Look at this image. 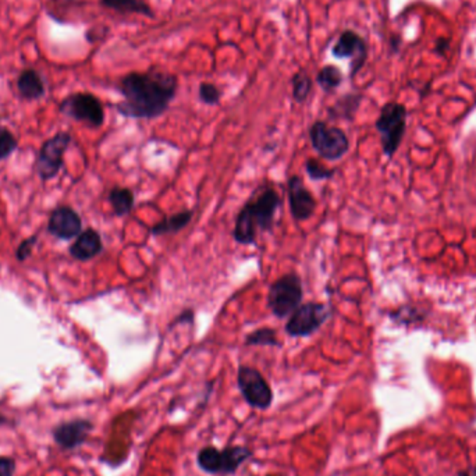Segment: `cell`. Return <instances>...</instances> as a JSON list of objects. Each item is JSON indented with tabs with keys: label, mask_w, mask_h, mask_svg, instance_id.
<instances>
[{
	"label": "cell",
	"mask_w": 476,
	"mask_h": 476,
	"mask_svg": "<svg viewBox=\"0 0 476 476\" xmlns=\"http://www.w3.org/2000/svg\"><path fill=\"white\" fill-rule=\"evenodd\" d=\"M177 87V77L158 67L145 73H130L118 84L124 101L116 109L124 117L157 118L169 109Z\"/></svg>",
	"instance_id": "6da1fadb"
},
{
	"label": "cell",
	"mask_w": 476,
	"mask_h": 476,
	"mask_svg": "<svg viewBox=\"0 0 476 476\" xmlns=\"http://www.w3.org/2000/svg\"><path fill=\"white\" fill-rule=\"evenodd\" d=\"M281 205L279 193L271 185L261 187L238 212L233 237L238 244L252 245L260 233L271 231L276 212Z\"/></svg>",
	"instance_id": "7a4b0ae2"
},
{
	"label": "cell",
	"mask_w": 476,
	"mask_h": 476,
	"mask_svg": "<svg viewBox=\"0 0 476 476\" xmlns=\"http://www.w3.org/2000/svg\"><path fill=\"white\" fill-rule=\"evenodd\" d=\"M304 288L300 276L294 271L276 279L267 294V307L279 319L288 317L303 303Z\"/></svg>",
	"instance_id": "3957f363"
},
{
	"label": "cell",
	"mask_w": 476,
	"mask_h": 476,
	"mask_svg": "<svg viewBox=\"0 0 476 476\" xmlns=\"http://www.w3.org/2000/svg\"><path fill=\"white\" fill-rule=\"evenodd\" d=\"M251 457L252 451L245 446H230L223 450L208 446L198 451L197 464L211 475H231Z\"/></svg>",
	"instance_id": "277c9868"
},
{
	"label": "cell",
	"mask_w": 476,
	"mask_h": 476,
	"mask_svg": "<svg viewBox=\"0 0 476 476\" xmlns=\"http://www.w3.org/2000/svg\"><path fill=\"white\" fill-rule=\"evenodd\" d=\"M407 107L398 102H387L380 110L374 126L380 134L383 154L389 158L397 152L403 141L407 128Z\"/></svg>",
	"instance_id": "5b68a950"
},
{
	"label": "cell",
	"mask_w": 476,
	"mask_h": 476,
	"mask_svg": "<svg viewBox=\"0 0 476 476\" xmlns=\"http://www.w3.org/2000/svg\"><path fill=\"white\" fill-rule=\"evenodd\" d=\"M310 140L319 157L329 161L343 158L350 149V141L346 133L341 128L331 127L320 120L311 126Z\"/></svg>",
	"instance_id": "8992f818"
},
{
	"label": "cell",
	"mask_w": 476,
	"mask_h": 476,
	"mask_svg": "<svg viewBox=\"0 0 476 476\" xmlns=\"http://www.w3.org/2000/svg\"><path fill=\"white\" fill-rule=\"evenodd\" d=\"M237 384L241 396L251 408L264 411L271 405V387L260 370L252 367L241 365L237 372Z\"/></svg>",
	"instance_id": "52a82bcc"
},
{
	"label": "cell",
	"mask_w": 476,
	"mask_h": 476,
	"mask_svg": "<svg viewBox=\"0 0 476 476\" xmlns=\"http://www.w3.org/2000/svg\"><path fill=\"white\" fill-rule=\"evenodd\" d=\"M330 317V310L322 303L300 305L286 323V333L291 337H310Z\"/></svg>",
	"instance_id": "ba28073f"
},
{
	"label": "cell",
	"mask_w": 476,
	"mask_h": 476,
	"mask_svg": "<svg viewBox=\"0 0 476 476\" xmlns=\"http://www.w3.org/2000/svg\"><path fill=\"white\" fill-rule=\"evenodd\" d=\"M66 116L87 123L91 127H101L105 121V110L101 101L91 94H74L60 105Z\"/></svg>",
	"instance_id": "9c48e42d"
},
{
	"label": "cell",
	"mask_w": 476,
	"mask_h": 476,
	"mask_svg": "<svg viewBox=\"0 0 476 476\" xmlns=\"http://www.w3.org/2000/svg\"><path fill=\"white\" fill-rule=\"evenodd\" d=\"M331 53L337 59H350V77L354 78L368 60V45L365 39L353 30L341 32Z\"/></svg>",
	"instance_id": "30bf717a"
},
{
	"label": "cell",
	"mask_w": 476,
	"mask_h": 476,
	"mask_svg": "<svg viewBox=\"0 0 476 476\" xmlns=\"http://www.w3.org/2000/svg\"><path fill=\"white\" fill-rule=\"evenodd\" d=\"M71 142L68 133H59L44 142L37 161L39 177L47 181L53 178L63 166V155Z\"/></svg>",
	"instance_id": "8fae6325"
},
{
	"label": "cell",
	"mask_w": 476,
	"mask_h": 476,
	"mask_svg": "<svg viewBox=\"0 0 476 476\" xmlns=\"http://www.w3.org/2000/svg\"><path fill=\"white\" fill-rule=\"evenodd\" d=\"M287 188L291 216L298 221L310 219L315 213L317 201L305 187L303 178L300 176H291L287 181Z\"/></svg>",
	"instance_id": "7c38bea8"
},
{
	"label": "cell",
	"mask_w": 476,
	"mask_h": 476,
	"mask_svg": "<svg viewBox=\"0 0 476 476\" xmlns=\"http://www.w3.org/2000/svg\"><path fill=\"white\" fill-rule=\"evenodd\" d=\"M83 227L81 217L78 213L68 207H60L54 209L49 219V233L61 240H70L80 236Z\"/></svg>",
	"instance_id": "4fadbf2b"
},
{
	"label": "cell",
	"mask_w": 476,
	"mask_h": 476,
	"mask_svg": "<svg viewBox=\"0 0 476 476\" xmlns=\"http://www.w3.org/2000/svg\"><path fill=\"white\" fill-rule=\"evenodd\" d=\"M91 430H92V423L87 420H77L71 422L61 423L60 426H57L54 429L53 436L57 444H60L63 448L71 450V448L81 446L87 440Z\"/></svg>",
	"instance_id": "5bb4252c"
},
{
	"label": "cell",
	"mask_w": 476,
	"mask_h": 476,
	"mask_svg": "<svg viewBox=\"0 0 476 476\" xmlns=\"http://www.w3.org/2000/svg\"><path fill=\"white\" fill-rule=\"evenodd\" d=\"M102 248L104 244L99 233L94 228H88L77 237L75 243L70 248V254L78 261H90L99 255L102 252Z\"/></svg>",
	"instance_id": "9a60e30c"
},
{
	"label": "cell",
	"mask_w": 476,
	"mask_h": 476,
	"mask_svg": "<svg viewBox=\"0 0 476 476\" xmlns=\"http://www.w3.org/2000/svg\"><path fill=\"white\" fill-rule=\"evenodd\" d=\"M17 88L24 99H39L45 95V84L42 77L32 68L24 70L18 80Z\"/></svg>",
	"instance_id": "2e32d148"
},
{
	"label": "cell",
	"mask_w": 476,
	"mask_h": 476,
	"mask_svg": "<svg viewBox=\"0 0 476 476\" xmlns=\"http://www.w3.org/2000/svg\"><path fill=\"white\" fill-rule=\"evenodd\" d=\"M193 220V211H183L174 213L171 216L164 217L158 224H155L151 228L152 236H166V234H174L180 230H183L185 226L190 224Z\"/></svg>",
	"instance_id": "e0dca14e"
},
{
	"label": "cell",
	"mask_w": 476,
	"mask_h": 476,
	"mask_svg": "<svg viewBox=\"0 0 476 476\" xmlns=\"http://www.w3.org/2000/svg\"><path fill=\"white\" fill-rule=\"evenodd\" d=\"M362 95L360 94H347L341 97L336 104L329 107L330 118H341V120H353L358 107L361 105Z\"/></svg>",
	"instance_id": "ac0fdd59"
},
{
	"label": "cell",
	"mask_w": 476,
	"mask_h": 476,
	"mask_svg": "<svg viewBox=\"0 0 476 476\" xmlns=\"http://www.w3.org/2000/svg\"><path fill=\"white\" fill-rule=\"evenodd\" d=\"M109 201L116 216L118 217L128 214L134 208V194L131 190L124 187L111 188L109 193Z\"/></svg>",
	"instance_id": "d6986e66"
},
{
	"label": "cell",
	"mask_w": 476,
	"mask_h": 476,
	"mask_svg": "<svg viewBox=\"0 0 476 476\" xmlns=\"http://www.w3.org/2000/svg\"><path fill=\"white\" fill-rule=\"evenodd\" d=\"M101 3L118 13H134L145 17H154L151 6L144 0H101Z\"/></svg>",
	"instance_id": "ffe728a7"
},
{
	"label": "cell",
	"mask_w": 476,
	"mask_h": 476,
	"mask_svg": "<svg viewBox=\"0 0 476 476\" xmlns=\"http://www.w3.org/2000/svg\"><path fill=\"white\" fill-rule=\"evenodd\" d=\"M317 85L324 92H333L336 88H338L343 83V73L336 66H324L317 75Z\"/></svg>",
	"instance_id": "44dd1931"
},
{
	"label": "cell",
	"mask_w": 476,
	"mask_h": 476,
	"mask_svg": "<svg viewBox=\"0 0 476 476\" xmlns=\"http://www.w3.org/2000/svg\"><path fill=\"white\" fill-rule=\"evenodd\" d=\"M291 85H293V99L297 104H304L312 91L314 83L312 78L308 75V73L301 70L293 75Z\"/></svg>",
	"instance_id": "7402d4cb"
},
{
	"label": "cell",
	"mask_w": 476,
	"mask_h": 476,
	"mask_svg": "<svg viewBox=\"0 0 476 476\" xmlns=\"http://www.w3.org/2000/svg\"><path fill=\"white\" fill-rule=\"evenodd\" d=\"M247 346H262V347H281V343L277 338L276 330L270 327H262L251 334L247 336L245 338Z\"/></svg>",
	"instance_id": "603a6c76"
},
{
	"label": "cell",
	"mask_w": 476,
	"mask_h": 476,
	"mask_svg": "<svg viewBox=\"0 0 476 476\" xmlns=\"http://www.w3.org/2000/svg\"><path fill=\"white\" fill-rule=\"evenodd\" d=\"M305 171L307 174L315 180V181H322V180H329L334 176L336 170L326 167L320 160L317 159L310 158L305 161Z\"/></svg>",
	"instance_id": "cb8c5ba5"
},
{
	"label": "cell",
	"mask_w": 476,
	"mask_h": 476,
	"mask_svg": "<svg viewBox=\"0 0 476 476\" xmlns=\"http://www.w3.org/2000/svg\"><path fill=\"white\" fill-rule=\"evenodd\" d=\"M200 99L205 104V105H217L220 102V98H221V92L220 90L213 85V84H209V83H202L200 85Z\"/></svg>",
	"instance_id": "d4e9b609"
},
{
	"label": "cell",
	"mask_w": 476,
	"mask_h": 476,
	"mask_svg": "<svg viewBox=\"0 0 476 476\" xmlns=\"http://www.w3.org/2000/svg\"><path fill=\"white\" fill-rule=\"evenodd\" d=\"M18 142L8 130H0V160L8 158L17 148Z\"/></svg>",
	"instance_id": "484cf974"
},
{
	"label": "cell",
	"mask_w": 476,
	"mask_h": 476,
	"mask_svg": "<svg viewBox=\"0 0 476 476\" xmlns=\"http://www.w3.org/2000/svg\"><path fill=\"white\" fill-rule=\"evenodd\" d=\"M37 243V237H30L28 240H25V241H23L20 245H18V248H17V260L20 261V262H24L30 255H31V251H32V247H34V244Z\"/></svg>",
	"instance_id": "4316f807"
},
{
	"label": "cell",
	"mask_w": 476,
	"mask_h": 476,
	"mask_svg": "<svg viewBox=\"0 0 476 476\" xmlns=\"http://www.w3.org/2000/svg\"><path fill=\"white\" fill-rule=\"evenodd\" d=\"M451 48V41L450 38L446 37H439L434 41V47H433V52L436 53L437 56H446Z\"/></svg>",
	"instance_id": "83f0119b"
},
{
	"label": "cell",
	"mask_w": 476,
	"mask_h": 476,
	"mask_svg": "<svg viewBox=\"0 0 476 476\" xmlns=\"http://www.w3.org/2000/svg\"><path fill=\"white\" fill-rule=\"evenodd\" d=\"M16 471V463L13 458L1 457L0 458V476H13Z\"/></svg>",
	"instance_id": "f1b7e54d"
},
{
	"label": "cell",
	"mask_w": 476,
	"mask_h": 476,
	"mask_svg": "<svg viewBox=\"0 0 476 476\" xmlns=\"http://www.w3.org/2000/svg\"><path fill=\"white\" fill-rule=\"evenodd\" d=\"M400 47H401V37H393V38L390 39V48H391V52H398V51H400Z\"/></svg>",
	"instance_id": "f546056e"
},
{
	"label": "cell",
	"mask_w": 476,
	"mask_h": 476,
	"mask_svg": "<svg viewBox=\"0 0 476 476\" xmlns=\"http://www.w3.org/2000/svg\"><path fill=\"white\" fill-rule=\"evenodd\" d=\"M460 476H476V468H472V470H467L465 472H461Z\"/></svg>",
	"instance_id": "4dcf8cb0"
}]
</instances>
